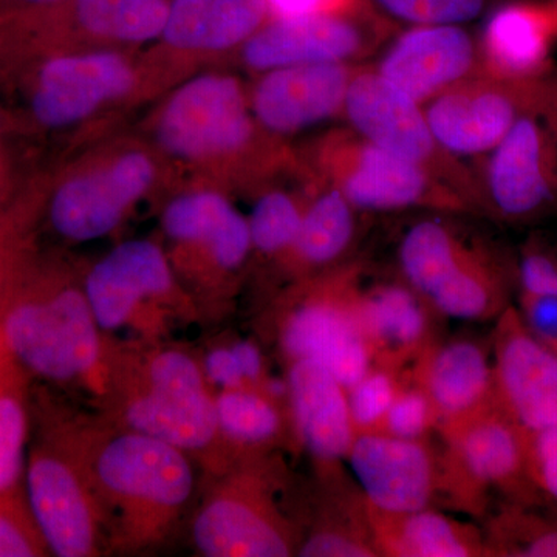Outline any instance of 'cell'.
Returning <instances> with one entry per match:
<instances>
[{
  "instance_id": "d6a6232c",
  "label": "cell",
  "mask_w": 557,
  "mask_h": 557,
  "mask_svg": "<svg viewBox=\"0 0 557 557\" xmlns=\"http://www.w3.org/2000/svg\"><path fill=\"white\" fill-rule=\"evenodd\" d=\"M518 309L528 332L557 354V247L531 236L516 252Z\"/></svg>"
},
{
  "instance_id": "8d00e7d4",
  "label": "cell",
  "mask_w": 557,
  "mask_h": 557,
  "mask_svg": "<svg viewBox=\"0 0 557 557\" xmlns=\"http://www.w3.org/2000/svg\"><path fill=\"white\" fill-rule=\"evenodd\" d=\"M392 24L468 25L485 16L500 0H369Z\"/></svg>"
},
{
  "instance_id": "277c9868",
  "label": "cell",
  "mask_w": 557,
  "mask_h": 557,
  "mask_svg": "<svg viewBox=\"0 0 557 557\" xmlns=\"http://www.w3.org/2000/svg\"><path fill=\"white\" fill-rule=\"evenodd\" d=\"M474 166L478 215L509 226L557 215V70L505 138Z\"/></svg>"
},
{
  "instance_id": "30bf717a",
  "label": "cell",
  "mask_w": 557,
  "mask_h": 557,
  "mask_svg": "<svg viewBox=\"0 0 557 557\" xmlns=\"http://www.w3.org/2000/svg\"><path fill=\"white\" fill-rule=\"evenodd\" d=\"M347 126L380 148L428 171L467 201L478 215L474 170L440 146L423 106L381 78L375 69L359 67L344 108Z\"/></svg>"
},
{
  "instance_id": "5bb4252c",
  "label": "cell",
  "mask_w": 557,
  "mask_h": 557,
  "mask_svg": "<svg viewBox=\"0 0 557 557\" xmlns=\"http://www.w3.org/2000/svg\"><path fill=\"white\" fill-rule=\"evenodd\" d=\"M135 83V69L115 51L53 54L33 73L28 110L39 126L64 129L126 97Z\"/></svg>"
},
{
  "instance_id": "c3c4849f",
  "label": "cell",
  "mask_w": 557,
  "mask_h": 557,
  "mask_svg": "<svg viewBox=\"0 0 557 557\" xmlns=\"http://www.w3.org/2000/svg\"><path fill=\"white\" fill-rule=\"evenodd\" d=\"M555 3H556V7H557V0H556V2H555Z\"/></svg>"
},
{
  "instance_id": "ba28073f",
  "label": "cell",
  "mask_w": 557,
  "mask_h": 557,
  "mask_svg": "<svg viewBox=\"0 0 557 557\" xmlns=\"http://www.w3.org/2000/svg\"><path fill=\"white\" fill-rule=\"evenodd\" d=\"M313 174L339 189L362 214L408 209L472 214L456 190L350 126L322 135L313 149Z\"/></svg>"
},
{
  "instance_id": "d4e9b609",
  "label": "cell",
  "mask_w": 557,
  "mask_h": 557,
  "mask_svg": "<svg viewBox=\"0 0 557 557\" xmlns=\"http://www.w3.org/2000/svg\"><path fill=\"white\" fill-rule=\"evenodd\" d=\"M410 380L426 392L438 426L485 408L496 398L491 338L434 341L413 362Z\"/></svg>"
},
{
  "instance_id": "b9f144b4",
  "label": "cell",
  "mask_w": 557,
  "mask_h": 557,
  "mask_svg": "<svg viewBox=\"0 0 557 557\" xmlns=\"http://www.w3.org/2000/svg\"><path fill=\"white\" fill-rule=\"evenodd\" d=\"M13 215L0 214V306L22 269L27 265V249L21 225Z\"/></svg>"
},
{
  "instance_id": "60d3db41",
  "label": "cell",
  "mask_w": 557,
  "mask_h": 557,
  "mask_svg": "<svg viewBox=\"0 0 557 557\" xmlns=\"http://www.w3.org/2000/svg\"><path fill=\"white\" fill-rule=\"evenodd\" d=\"M528 471L545 507L557 511V424L528 432Z\"/></svg>"
},
{
  "instance_id": "4fadbf2b",
  "label": "cell",
  "mask_w": 557,
  "mask_h": 557,
  "mask_svg": "<svg viewBox=\"0 0 557 557\" xmlns=\"http://www.w3.org/2000/svg\"><path fill=\"white\" fill-rule=\"evenodd\" d=\"M544 78L515 83L479 72L428 101L424 115L446 152L480 160L505 138Z\"/></svg>"
},
{
  "instance_id": "cb8c5ba5",
  "label": "cell",
  "mask_w": 557,
  "mask_h": 557,
  "mask_svg": "<svg viewBox=\"0 0 557 557\" xmlns=\"http://www.w3.org/2000/svg\"><path fill=\"white\" fill-rule=\"evenodd\" d=\"M287 366L288 418L296 440L318 468L343 465L357 435L347 388L317 361L296 359Z\"/></svg>"
},
{
  "instance_id": "2e32d148",
  "label": "cell",
  "mask_w": 557,
  "mask_h": 557,
  "mask_svg": "<svg viewBox=\"0 0 557 557\" xmlns=\"http://www.w3.org/2000/svg\"><path fill=\"white\" fill-rule=\"evenodd\" d=\"M153 180L156 164L139 150L123 153L100 170L73 175L51 193V230L70 242L101 239L119 228Z\"/></svg>"
},
{
  "instance_id": "d590c367",
  "label": "cell",
  "mask_w": 557,
  "mask_h": 557,
  "mask_svg": "<svg viewBox=\"0 0 557 557\" xmlns=\"http://www.w3.org/2000/svg\"><path fill=\"white\" fill-rule=\"evenodd\" d=\"M307 199L287 189L263 190L248 218L252 251L263 258L285 259L298 236Z\"/></svg>"
},
{
  "instance_id": "7bdbcfd3",
  "label": "cell",
  "mask_w": 557,
  "mask_h": 557,
  "mask_svg": "<svg viewBox=\"0 0 557 557\" xmlns=\"http://www.w3.org/2000/svg\"><path fill=\"white\" fill-rule=\"evenodd\" d=\"M271 17L309 16V14L354 13L373 9L369 0H267Z\"/></svg>"
},
{
  "instance_id": "ee69618b",
  "label": "cell",
  "mask_w": 557,
  "mask_h": 557,
  "mask_svg": "<svg viewBox=\"0 0 557 557\" xmlns=\"http://www.w3.org/2000/svg\"><path fill=\"white\" fill-rule=\"evenodd\" d=\"M201 368L208 383L214 384L220 391L249 387L231 346L212 348Z\"/></svg>"
},
{
  "instance_id": "e0dca14e",
  "label": "cell",
  "mask_w": 557,
  "mask_h": 557,
  "mask_svg": "<svg viewBox=\"0 0 557 557\" xmlns=\"http://www.w3.org/2000/svg\"><path fill=\"white\" fill-rule=\"evenodd\" d=\"M344 463L366 502L383 511H416L437 500L440 456L429 440L359 432Z\"/></svg>"
},
{
  "instance_id": "4316f807",
  "label": "cell",
  "mask_w": 557,
  "mask_h": 557,
  "mask_svg": "<svg viewBox=\"0 0 557 557\" xmlns=\"http://www.w3.org/2000/svg\"><path fill=\"white\" fill-rule=\"evenodd\" d=\"M359 214L339 189L317 177L298 236L284 259L295 276H317L350 262L359 239Z\"/></svg>"
},
{
  "instance_id": "ab89813d",
  "label": "cell",
  "mask_w": 557,
  "mask_h": 557,
  "mask_svg": "<svg viewBox=\"0 0 557 557\" xmlns=\"http://www.w3.org/2000/svg\"><path fill=\"white\" fill-rule=\"evenodd\" d=\"M437 413L426 392L409 379L375 432L398 438L429 440V434L437 431Z\"/></svg>"
},
{
  "instance_id": "7a4b0ae2",
  "label": "cell",
  "mask_w": 557,
  "mask_h": 557,
  "mask_svg": "<svg viewBox=\"0 0 557 557\" xmlns=\"http://www.w3.org/2000/svg\"><path fill=\"white\" fill-rule=\"evenodd\" d=\"M84 288L33 260L0 306V351L30 379L106 394L110 358Z\"/></svg>"
},
{
  "instance_id": "7c38bea8",
  "label": "cell",
  "mask_w": 557,
  "mask_h": 557,
  "mask_svg": "<svg viewBox=\"0 0 557 557\" xmlns=\"http://www.w3.org/2000/svg\"><path fill=\"white\" fill-rule=\"evenodd\" d=\"M394 27L375 9L270 17L240 47L242 61L256 73L325 62L355 64L379 49Z\"/></svg>"
},
{
  "instance_id": "e575fe53",
  "label": "cell",
  "mask_w": 557,
  "mask_h": 557,
  "mask_svg": "<svg viewBox=\"0 0 557 557\" xmlns=\"http://www.w3.org/2000/svg\"><path fill=\"white\" fill-rule=\"evenodd\" d=\"M504 502L482 528L486 557H557V511Z\"/></svg>"
},
{
  "instance_id": "52a82bcc",
  "label": "cell",
  "mask_w": 557,
  "mask_h": 557,
  "mask_svg": "<svg viewBox=\"0 0 557 557\" xmlns=\"http://www.w3.org/2000/svg\"><path fill=\"white\" fill-rule=\"evenodd\" d=\"M28 446L24 494L50 555L94 557L110 549L108 522L83 461L46 405Z\"/></svg>"
},
{
  "instance_id": "f6af8a7d",
  "label": "cell",
  "mask_w": 557,
  "mask_h": 557,
  "mask_svg": "<svg viewBox=\"0 0 557 557\" xmlns=\"http://www.w3.org/2000/svg\"><path fill=\"white\" fill-rule=\"evenodd\" d=\"M234 355L244 373L245 381L249 387L263 388L265 391L269 384V375H267L265 359H263L262 351L251 341H236L231 344Z\"/></svg>"
},
{
  "instance_id": "44dd1931",
  "label": "cell",
  "mask_w": 557,
  "mask_h": 557,
  "mask_svg": "<svg viewBox=\"0 0 557 557\" xmlns=\"http://www.w3.org/2000/svg\"><path fill=\"white\" fill-rule=\"evenodd\" d=\"M375 72L420 106L482 72L467 25H413L388 44Z\"/></svg>"
},
{
  "instance_id": "74e56055",
  "label": "cell",
  "mask_w": 557,
  "mask_h": 557,
  "mask_svg": "<svg viewBox=\"0 0 557 557\" xmlns=\"http://www.w3.org/2000/svg\"><path fill=\"white\" fill-rule=\"evenodd\" d=\"M405 384L401 370L372 366L364 376L347 388L348 408L357 434L379 429Z\"/></svg>"
},
{
  "instance_id": "3957f363",
  "label": "cell",
  "mask_w": 557,
  "mask_h": 557,
  "mask_svg": "<svg viewBox=\"0 0 557 557\" xmlns=\"http://www.w3.org/2000/svg\"><path fill=\"white\" fill-rule=\"evenodd\" d=\"M454 212H432L409 223L397 247L399 278L440 317L496 321L518 288L516 252L460 222Z\"/></svg>"
},
{
  "instance_id": "7dc6e473",
  "label": "cell",
  "mask_w": 557,
  "mask_h": 557,
  "mask_svg": "<svg viewBox=\"0 0 557 557\" xmlns=\"http://www.w3.org/2000/svg\"><path fill=\"white\" fill-rule=\"evenodd\" d=\"M3 132V113L2 109H0V135H2Z\"/></svg>"
},
{
  "instance_id": "83f0119b",
  "label": "cell",
  "mask_w": 557,
  "mask_h": 557,
  "mask_svg": "<svg viewBox=\"0 0 557 557\" xmlns=\"http://www.w3.org/2000/svg\"><path fill=\"white\" fill-rule=\"evenodd\" d=\"M322 493L317 518L300 534L296 556L380 557L370 533L368 504L338 467L319 468Z\"/></svg>"
},
{
  "instance_id": "6da1fadb",
  "label": "cell",
  "mask_w": 557,
  "mask_h": 557,
  "mask_svg": "<svg viewBox=\"0 0 557 557\" xmlns=\"http://www.w3.org/2000/svg\"><path fill=\"white\" fill-rule=\"evenodd\" d=\"M57 418L100 500L110 549L141 552L164 541L196 490L189 454L131 429H83Z\"/></svg>"
},
{
  "instance_id": "484cf974",
  "label": "cell",
  "mask_w": 557,
  "mask_h": 557,
  "mask_svg": "<svg viewBox=\"0 0 557 557\" xmlns=\"http://www.w3.org/2000/svg\"><path fill=\"white\" fill-rule=\"evenodd\" d=\"M368 518L380 557H486L482 528L432 507L387 512L368 504Z\"/></svg>"
},
{
  "instance_id": "7402d4cb",
  "label": "cell",
  "mask_w": 557,
  "mask_h": 557,
  "mask_svg": "<svg viewBox=\"0 0 557 557\" xmlns=\"http://www.w3.org/2000/svg\"><path fill=\"white\" fill-rule=\"evenodd\" d=\"M556 3L500 0L485 14L478 35L480 67L494 78L528 83L555 69Z\"/></svg>"
},
{
  "instance_id": "8992f818",
  "label": "cell",
  "mask_w": 557,
  "mask_h": 557,
  "mask_svg": "<svg viewBox=\"0 0 557 557\" xmlns=\"http://www.w3.org/2000/svg\"><path fill=\"white\" fill-rule=\"evenodd\" d=\"M362 277L361 263L350 260L300 278L276 318V338L285 361H317L346 388L375 366L359 311Z\"/></svg>"
},
{
  "instance_id": "d6986e66",
  "label": "cell",
  "mask_w": 557,
  "mask_h": 557,
  "mask_svg": "<svg viewBox=\"0 0 557 557\" xmlns=\"http://www.w3.org/2000/svg\"><path fill=\"white\" fill-rule=\"evenodd\" d=\"M494 397L528 432L557 424V354L534 338L515 304L491 335Z\"/></svg>"
},
{
  "instance_id": "5b68a950",
  "label": "cell",
  "mask_w": 557,
  "mask_h": 557,
  "mask_svg": "<svg viewBox=\"0 0 557 557\" xmlns=\"http://www.w3.org/2000/svg\"><path fill=\"white\" fill-rule=\"evenodd\" d=\"M437 432L443 443L437 500L475 518L486 515L493 493L504 502L544 505L528 471V431L496 398Z\"/></svg>"
},
{
  "instance_id": "ac0fdd59",
  "label": "cell",
  "mask_w": 557,
  "mask_h": 557,
  "mask_svg": "<svg viewBox=\"0 0 557 557\" xmlns=\"http://www.w3.org/2000/svg\"><path fill=\"white\" fill-rule=\"evenodd\" d=\"M106 394L115 395L121 428L159 438L186 454L208 453L225 443L215 395L209 394L208 387L149 386L112 366Z\"/></svg>"
},
{
  "instance_id": "f546056e",
  "label": "cell",
  "mask_w": 557,
  "mask_h": 557,
  "mask_svg": "<svg viewBox=\"0 0 557 557\" xmlns=\"http://www.w3.org/2000/svg\"><path fill=\"white\" fill-rule=\"evenodd\" d=\"M164 233L185 247H201L209 259H228L248 239V218L218 190H194L171 200L161 218Z\"/></svg>"
},
{
  "instance_id": "bcb514c9",
  "label": "cell",
  "mask_w": 557,
  "mask_h": 557,
  "mask_svg": "<svg viewBox=\"0 0 557 557\" xmlns=\"http://www.w3.org/2000/svg\"><path fill=\"white\" fill-rule=\"evenodd\" d=\"M62 0H0V21L28 13V11L57 5Z\"/></svg>"
},
{
  "instance_id": "1f68e13d",
  "label": "cell",
  "mask_w": 557,
  "mask_h": 557,
  "mask_svg": "<svg viewBox=\"0 0 557 557\" xmlns=\"http://www.w3.org/2000/svg\"><path fill=\"white\" fill-rule=\"evenodd\" d=\"M32 426L30 376L0 351V496L24 493Z\"/></svg>"
},
{
  "instance_id": "ffe728a7",
  "label": "cell",
  "mask_w": 557,
  "mask_h": 557,
  "mask_svg": "<svg viewBox=\"0 0 557 557\" xmlns=\"http://www.w3.org/2000/svg\"><path fill=\"white\" fill-rule=\"evenodd\" d=\"M358 69L347 62H325L260 73L248 97L256 123L273 137H287L344 115Z\"/></svg>"
},
{
  "instance_id": "f35d334b",
  "label": "cell",
  "mask_w": 557,
  "mask_h": 557,
  "mask_svg": "<svg viewBox=\"0 0 557 557\" xmlns=\"http://www.w3.org/2000/svg\"><path fill=\"white\" fill-rule=\"evenodd\" d=\"M24 493L0 496V557L49 556Z\"/></svg>"
},
{
  "instance_id": "836d02e7",
  "label": "cell",
  "mask_w": 557,
  "mask_h": 557,
  "mask_svg": "<svg viewBox=\"0 0 557 557\" xmlns=\"http://www.w3.org/2000/svg\"><path fill=\"white\" fill-rule=\"evenodd\" d=\"M70 16L94 38L143 44L161 38L170 0H65Z\"/></svg>"
},
{
  "instance_id": "603a6c76",
  "label": "cell",
  "mask_w": 557,
  "mask_h": 557,
  "mask_svg": "<svg viewBox=\"0 0 557 557\" xmlns=\"http://www.w3.org/2000/svg\"><path fill=\"white\" fill-rule=\"evenodd\" d=\"M359 311L375 366L403 372L438 339L442 317L398 276L372 284L362 277Z\"/></svg>"
},
{
  "instance_id": "9c48e42d",
  "label": "cell",
  "mask_w": 557,
  "mask_h": 557,
  "mask_svg": "<svg viewBox=\"0 0 557 557\" xmlns=\"http://www.w3.org/2000/svg\"><path fill=\"white\" fill-rule=\"evenodd\" d=\"M278 486L260 456L242 457L194 516L196 548L208 557L296 556L299 527L281 507Z\"/></svg>"
},
{
  "instance_id": "9a60e30c",
  "label": "cell",
  "mask_w": 557,
  "mask_h": 557,
  "mask_svg": "<svg viewBox=\"0 0 557 557\" xmlns=\"http://www.w3.org/2000/svg\"><path fill=\"white\" fill-rule=\"evenodd\" d=\"M83 288L102 332L113 333L160 317V307L174 300L175 278L159 245L134 239L98 260Z\"/></svg>"
},
{
  "instance_id": "8fae6325",
  "label": "cell",
  "mask_w": 557,
  "mask_h": 557,
  "mask_svg": "<svg viewBox=\"0 0 557 557\" xmlns=\"http://www.w3.org/2000/svg\"><path fill=\"white\" fill-rule=\"evenodd\" d=\"M258 127L239 79L209 73L172 94L157 121V139L175 159H233L255 146Z\"/></svg>"
},
{
  "instance_id": "f1b7e54d",
  "label": "cell",
  "mask_w": 557,
  "mask_h": 557,
  "mask_svg": "<svg viewBox=\"0 0 557 557\" xmlns=\"http://www.w3.org/2000/svg\"><path fill=\"white\" fill-rule=\"evenodd\" d=\"M270 17L267 0H170L161 39L175 50L240 49Z\"/></svg>"
},
{
  "instance_id": "4dcf8cb0",
  "label": "cell",
  "mask_w": 557,
  "mask_h": 557,
  "mask_svg": "<svg viewBox=\"0 0 557 557\" xmlns=\"http://www.w3.org/2000/svg\"><path fill=\"white\" fill-rule=\"evenodd\" d=\"M214 399L220 434L242 457L260 456L284 438V409L263 388H230L220 391Z\"/></svg>"
}]
</instances>
